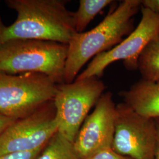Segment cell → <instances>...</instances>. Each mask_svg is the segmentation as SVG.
<instances>
[{
	"label": "cell",
	"instance_id": "obj_1",
	"mask_svg": "<svg viewBox=\"0 0 159 159\" xmlns=\"http://www.w3.org/2000/svg\"><path fill=\"white\" fill-rule=\"evenodd\" d=\"M17 13L11 25L0 32V46L15 40L50 41L68 44L77 33L73 12L64 0H6Z\"/></svg>",
	"mask_w": 159,
	"mask_h": 159
},
{
	"label": "cell",
	"instance_id": "obj_2",
	"mask_svg": "<svg viewBox=\"0 0 159 159\" xmlns=\"http://www.w3.org/2000/svg\"><path fill=\"white\" fill-rule=\"evenodd\" d=\"M142 7L140 0H124L89 31L76 33L68 43L64 83H73L92 58L119 44L133 31V18Z\"/></svg>",
	"mask_w": 159,
	"mask_h": 159
},
{
	"label": "cell",
	"instance_id": "obj_3",
	"mask_svg": "<svg viewBox=\"0 0 159 159\" xmlns=\"http://www.w3.org/2000/svg\"><path fill=\"white\" fill-rule=\"evenodd\" d=\"M68 44L37 40H11L0 46V73L45 74L64 83Z\"/></svg>",
	"mask_w": 159,
	"mask_h": 159
},
{
	"label": "cell",
	"instance_id": "obj_4",
	"mask_svg": "<svg viewBox=\"0 0 159 159\" xmlns=\"http://www.w3.org/2000/svg\"><path fill=\"white\" fill-rule=\"evenodd\" d=\"M58 84L45 74L0 73V113L18 120L52 100Z\"/></svg>",
	"mask_w": 159,
	"mask_h": 159
},
{
	"label": "cell",
	"instance_id": "obj_5",
	"mask_svg": "<svg viewBox=\"0 0 159 159\" xmlns=\"http://www.w3.org/2000/svg\"><path fill=\"white\" fill-rule=\"evenodd\" d=\"M105 89L103 82L96 77L58 84L53 99L58 132L74 143L89 112Z\"/></svg>",
	"mask_w": 159,
	"mask_h": 159
},
{
	"label": "cell",
	"instance_id": "obj_6",
	"mask_svg": "<svg viewBox=\"0 0 159 159\" xmlns=\"http://www.w3.org/2000/svg\"><path fill=\"white\" fill-rule=\"evenodd\" d=\"M58 131L53 100L33 113L17 120L0 136V157L8 154L45 148Z\"/></svg>",
	"mask_w": 159,
	"mask_h": 159
},
{
	"label": "cell",
	"instance_id": "obj_7",
	"mask_svg": "<svg viewBox=\"0 0 159 159\" xmlns=\"http://www.w3.org/2000/svg\"><path fill=\"white\" fill-rule=\"evenodd\" d=\"M142 18L136 28L119 44L94 57L75 80L98 78L114 62L122 60L128 70L137 69L139 57L148 44L159 33V14L141 7Z\"/></svg>",
	"mask_w": 159,
	"mask_h": 159
},
{
	"label": "cell",
	"instance_id": "obj_8",
	"mask_svg": "<svg viewBox=\"0 0 159 159\" xmlns=\"http://www.w3.org/2000/svg\"><path fill=\"white\" fill-rule=\"evenodd\" d=\"M157 130L154 120L137 113L125 102L116 106L112 148L131 159H155Z\"/></svg>",
	"mask_w": 159,
	"mask_h": 159
},
{
	"label": "cell",
	"instance_id": "obj_9",
	"mask_svg": "<svg viewBox=\"0 0 159 159\" xmlns=\"http://www.w3.org/2000/svg\"><path fill=\"white\" fill-rule=\"evenodd\" d=\"M116 106L110 91L103 93L88 116L74 142L81 159H87L102 150L112 148L115 133Z\"/></svg>",
	"mask_w": 159,
	"mask_h": 159
},
{
	"label": "cell",
	"instance_id": "obj_10",
	"mask_svg": "<svg viewBox=\"0 0 159 159\" xmlns=\"http://www.w3.org/2000/svg\"><path fill=\"white\" fill-rule=\"evenodd\" d=\"M126 105L148 119H159V80L142 79L127 90L120 92Z\"/></svg>",
	"mask_w": 159,
	"mask_h": 159
},
{
	"label": "cell",
	"instance_id": "obj_11",
	"mask_svg": "<svg viewBox=\"0 0 159 159\" xmlns=\"http://www.w3.org/2000/svg\"><path fill=\"white\" fill-rule=\"evenodd\" d=\"M137 69L142 79L159 80V33L152 40L139 57Z\"/></svg>",
	"mask_w": 159,
	"mask_h": 159
},
{
	"label": "cell",
	"instance_id": "obj_12",
	"mask_svg": "<svg viewBox=\"0 0 159 159\" xmlns=\"http://www.w3.org/2000/svg\"><path fill=\"white\" fill-rule=\"evenodd\" d=\"M37 159H81L70 142L58 131L47 143Z\"/></svg>",
	"mask_w": 159,
	"mask_h": 159
},
{
	"label": "cell",
	"instance_id": "obj_13",
	"mask_svg": "<svg viewBox=\"0 0 159 159\" xmlns=\"http://www.w3.org/2000/svg\"><path fill=\"white\" fill-rule=\"evenodd\" d=\"M113 2L111 0H80L77 10L73 12L77 33L84 32L97 15Z\"/></svg>",
	"mask_w": 159,
	"mask_h": 159
},
{
	"label": "cell",
	"instance_id": "obj_14",
	"mask_svg": "<svg viewBox=\"0 0 159 159\" xmlns=\"http://www.w3.org/2000/svg\"><path fill=\"white\" fill-rule=\"evenodd\" d=\"M43 149L44 148L31 152L8 154L1 157L0 159H37Z\"/></svg>",
	"mask_w": 159,
	"mask_h": 159
},
{
	"label": "cell",
	"instance_id": "obj_15",
	"mask_svg": "<svg viewBox=\"0 0 159 159\" xmlns=\"http://www.w3.org/2000/svg\"><path fill=\"white\" fill-rule=\"evenodd\" d=\"M87 159H131L116 153L112 148L102 150Z\"/></svg>",
	"mask_w": 159,
	"mask_h": 159
},
{
	"label": "cell",
	"instance_id": "obj_16",
	"mask_svg": "<svg viewBox=\"0 0 159 159\" xmlns=\"http://www.w3.org/2000/svg\"><path fill=\"white\" fill-rule=\"evenodd\" d=\"M17 119L0 113V136Z\"/></svg>",
	"mask_w": 159,
	"mask_h": 159
},
{
	"label": "cell",
	"instance_id": "obj_17",
	"mask_svg": "<svg viewBox=\"0 0 159 159\" xmlns=\"http://www.w3.org/2000/svg\"><path fill=\"white\" fill-rule=\"evenodd\" d=\"M142 6L159 14V0H143Z\"/></svg>",
	"mask_w": 159,
	"mask_h": 159
},
{
	"label": "cell",
	"instance_id": "obj_18",
	"mask_svg": "<svg viewBox=\"0 0 159 159\" xmlns=\"http://www.w3.org/2000/svg\"><path fill=\"white\" fill-rule=\"evenodd\" d=\"M154 120L157 130V143L155 152V159H159V119Z\"/></svg>",
	"mask_w": 159,
	"mask_h": 159
},
{
	"label": "cell",
	"instance_id": "obj_19",
	"mask_svg": "<svg viewBox=\"0 0 159 159\" xmlns=\"http://www.w3.org/2000/svg\"><path fill=\"white\" fill-rule=\"evenodd\" d=\"M5 25L4 24V23L2 22V20H1V18L0 17V32L1 31V30H2V28L4 27V26Z\"/></svg>",
	"mask_w": 159,
	"mask_h": 159
}]
</instances>
